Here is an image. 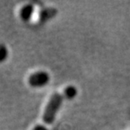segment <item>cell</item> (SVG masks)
Returning <instances> with one entry per match:
<instances>
[{
    "mask_svg": "<svg viewBox=\"0 0 130 130\" xmlns=\"http://www.w3.org/2000/svg\"><path fill=\"white\" fill-rule=\"evenodd\" d=\"M63 95L59 94V93L54 94L49 100L43 114V122L46 124H51L53 123L56 114L63 103Z\"/></svg>",
    "mask_w": 130,
    "mask_h": 130,
    "instance_id": "obj_1",
    "label": "cell"
},
{
    "mask_svg": "<svg viewBox=\"0 0 130 130\" xmlns=\"http://www.w3.org/2000/svg\"><path fill=\"white\" fill-rule=\"evenodd\" d=\"M49 75L44 71L34 73L29 78V84L33 87H41L46 85L49 81Z\"/></svg>",
    "mask_w": 130,
    "mask_h": 130,
    "instance_id": "obj_2",
    "label": "cell"
},
{
    "mask_svg": "<svg viewBox=\"0 0 130 130\" xmlns=\"http://www.w3.org/2000/svg\"><path fill=\"white\" fill-rule=\"evenodd\" d=\"M33 12H34V8L32 5L30 4L25 5L20 10V17L25 21H28L30 19V17L32 16Z\"/></svg>",
    "mask_w": 130,
    "mask_h": 130,
    "instance_id": "obj_3",
    "label": "cell"
},
{
    "mask_svg": "<svg viewBox=\"0 0 130 130\" xmlns=\"http://www.w3.org/2000/svg\"><path fill=\"white\" fill-rule=\"evenodd\" d=\"M56 9H45L42 10V12L41 13V20H46L52 18L53 16L56 14Z\"/></svg>",
    "mask_w": 130,
    "mask_h": 130,
    "instance_id": "obj_4",
    "label": "cell"
},
{
    "mask_svg": "<svg viewBox=\"0 0 130 130\" xmlns=\"http://www.w3.org/2000/svg\"><path fill=\"white\" fill-rule=\"evenodd\" d=\"M77 90L74 86H68L64 90V95L68 99H73L76 96Z\"/></svg>",
    "mask_w": 130,
    "mask_h": 130,
    "instance_id": "obj_5",
    "label": "cell"
},
{
    "mask_svg": "<svg viewBox=\"0 0 130 130\" xmlns=\"http://www.w3.org/2000/svg\"><path fill=\"white\" fill-rule=\"evenodd\" d=\"M8 57V49L4 45L0 44V62L4 61Z\"/></svg>",
    "mask_w": 130,
    "mask_h": 130,
    "instance_id": "obj_6",
    "label": "cell"
},
{
    "mask_svg": "<svg viewBox=\"0 0 130 130\" xmlns=\"http://www.w3.org/2000/svg\"><path fill=\"white\" fill-rule=\"evenodd\" d=\"M33 130H47V129L43 126H36L33 128Z\"/></svg>",
    "mask_w": 130,
    "mask_h": 130,
    "instance_id": "obj_7",
    "label": "cell"
}]
</instances>
